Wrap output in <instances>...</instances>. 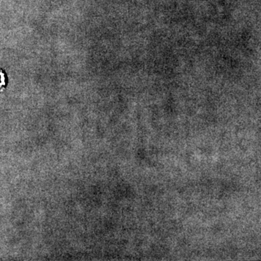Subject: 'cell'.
I'll return each instance as SVG.
<instances>
[{
	"label": "cell",
	"mask_w": 261,
	"mask_h": 261,
	"mask_svg": "<svg viewBox=\"0 0 261 261\" xmlns=\"http://www.w3.org/2000/svg\"><path fill=\"white\" fill-rule=\"evenodd\" d=\"M5 85V77L3 73L0 71V88L3 87Z\"/></svg>",
	"instance_id": "6da1fadb"
}]
</instances>
